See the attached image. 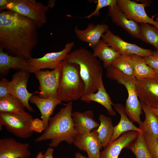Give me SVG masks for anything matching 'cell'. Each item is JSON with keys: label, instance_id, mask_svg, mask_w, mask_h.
<instances>
[{"label": "cell", "instance_id": "obj_1", "mask_svg": "<svg viewBox=\"0 0 158 158\" xmlns=\"http://www.w3.org/2000/svg\"><path fill=\"white\" fill-rule=\"evenodd\" d=\"M38 27L31 20L10 10L0 13V48L27 59L38 41Z\"/></svg>", "mask_w": 158, "mask_h": 158}, {"label": "cell", "instance_id": "obj_2", "mask_svg": "<svg viewBox=\"0 0 158 158\" xmlns=\"http://www.w3.org/2000/svg\"><path fill=\"white\" fill-rule=\"evenodd\" d=\"M73 104L72 102H68L64 107L50 118L47 128L35 142L50 140L49 145L53 148L64 141L69 144L73 143L78 134L72 117Z\"/></svg>", "mask_w": 158, "mask_h": 158}, {"label": "cell", "instance_id": "obj_3", "mask_svg": "<svg viewBox=\"0 0 158 158\" xmlns=\"http://www.w3.org/2000/svg\"><path fill=\"white\" fill-rule=\"evenodd\" d=\"M64 60L79 65L80 74L85 85V94L97 91L103 81L102 68L93 53L80 48L69 53Z\"/></svg>", "mask_w": 158, "mask_h": 158}, {"label": "cell", "instance_id": "obj_4", "mask_svg": "<svg viewBox=\"0 0 158 158\" xmlns=\"http://www.w3.org/2000/svg\"><path fill=\"white\" fill-rule=\"evenodd\" d=\"M85 85L79 65L64 60L56 98L61 102L76 101L85 94Z\"/></svg>", "mask_w": 158, "mask_h": 158}, {"label": "cell", "instance_id": "obj_5", "mask_svg": "<svg viewBox=\"0 0 158 158\" xmlns=\"http://www.w3.org/2000/svg\"><path fill=\"white\" fill-rule=\"evenodd\" d=\"M106 69L107 78L116 81L126 88L128 94L125 107L126 114L132 122L137 123L139 126H141L142 123L140 118L142 109L136 91V79L134 77L125 74L112 66Z\"/></svg>", "mask_w": 158, "mask_h": 158}, {"label": "cell", "instance_id": "obj_6", "mask_svg": "<svg viewBox=\"0 0 158 158\" xmlns=\"http://www.w3.org/2000/svg\"><path fill=\"white\" fill-rule=\"evenodd\" d=\"M49 7L35 0H10L7 10L16 12L32 21L38 28L47 22Z\"/></svg>", "mask_w": 158, "mask_h": 158}, {"label": "cell", "instance_id": "obj_7", "mask_svg": "<svg viewBox=\"0 0 158 158\" xmlns=\"http://www.w3.org/2000/svg\"><path fill=\"white\" fill-rule=\"evenodd\" d=\"M33 119L29 113L20 114L0 112V127L4 126L6 129L15 136L22 139L31 137L33 132L30 128Z\"/></svg>", "mask_w": 158, "mask_h": 158}, {"label": "cell", "instance_id": "obj_8", "mask_svg": "<svg viewBox=\"0 0 158 158\" xmlns=\"http://www.w3.org/2000/svg\"><path fill=\"white\" fill-rule=\"evenodd\" d=\"M62 65L51 71L40 70L34 73L39 83V91L36 92L40 97L56 98Z\"/></svg>", "mask_w": 158, "mask_h": 158}, {"label": "cell", "instance_id": "obj_9", "mask_svg": "<svg viewBox=\"0 0 158 158\" xmlns=\"http://www.w3.org/2000/svg\"><path fill=\"white\" fill-rule=\"evenodd\" d=\"M74 45V42L68 43L60 51L48 53L38 58L31 57L28 59L30 73H34L38 70L44 69L52 70L56 68L62 63Z\"/></svg>", "mask_w": 158, "mask_h": 158}, {"label": "cell", "instance_id": "obj_10", "mask_svg": "<svg viewBox=\"0 0 158 158\" xmlns=\"http://www.w3.org/2000/svg\"><path fill=\"white\" fill-rule=\"evenodd\" d=\"M29 77V72L18 71L13 75L11 80L9 81L7 87L10 95L18 99L28 111L34 112V110L29 103L33 94L29 92L27 88Z\"/></svg>", "mask_w": 158, "mask_h": 158}, {"label": "cell", "instance_id": "obj_11", "mask_svg": "<svg viewBox=\"0 0 158 158\" xmlns=\"http://www.w3.org/2000/svg\"><path fill=\"white\" fill-rule=\"evenodd\" d=\"M101 39L122 55L135 54L143 57L151 55L153 51L126 42L109 30L103 35Z\"/></svg>", "mask_w": 158, "mask_h": 158}, {"label": "cell", "instance_id": "obj_12", "mask_svg": "<svg viewBox=\"0 0 158 158\" xmlns=\"http://www.w3.org/2000/svg\"><path fill=\"white\" fill-rule=\"evenodd\" d=\"M116 5L128 19L140 23L151 24L157 28V22L147 14L145 9L146 6L145 4H138L130 0H116Z\"/></svg>", "mask_w": 158, "mask_h": 158}, {"label": "cell", "instance_id": "obj_13", "mask_svg": "<svg viewBox=\"0 0 158 158\" xmlns=\"http://www.w3.org/2000/svg\"><path fill=\"white\" fill-rule=\"evenodd\" d=\"M136 86L140 101L152 108L158 107V76L136 80Z\"/></svg>", "mask_w": 158, "mask_h": 158}, {"label": "cell", "instance_id": "obj_14", "mask_svg": "<svg viewBox=\"0 0 158 158\" xmlns=\"http://www.w3.org/2000/svg\"><path fill=\"white\" fill-rule=\"evenodd\" d=\"M29 144L22 143L13 138L0 140V158H28L31 155Z\"/></svg>", "mask_w": 158, "mask_h": 158}, {"label": "cell", "instance_id": "obj_15", "mask_svg": "<svg viewBox=\"0 0 158 158\" xmlns=\"http://www.w3.org/2000/svg\"><path fill=\"white\" fill-rule=\"evenodd\" d=\"M73 143L79 150L86 151L88 158H99L100 151L102 146L97 129L86 135H78Z\"/></svg>", "mask_w": 158, "mask_h": 158}, {"label": "cell", "instance_id": "obj_16", "mask_svg": "<svg viewBox=\"0 0 158 158\" xmlns=\"http://www.w3.org/2000/svg\"><path fill=\"white\" fill-rule=\"evenodd\" d=\"M108 30L109 27L106 24L90 23L83 30L75 27L74 32L79 40L88 43L93 49L101 39L103 35Z\"/></svg>", "mask_w": 158, "mask_h": 158}, {"label": "cell", "instance_id": "obj_17", "mask_svg": "<svg viewBox=\"0 0 158 158\" xmlns=\"http://www.w3.org/2000/svg\"><path fill=\"white\" fill-rule=\"evenodd\" d=\"M138 132L130 131L121 135L104 147L100 152L99 158H118L122 150L126 148L138 136Z\"/></svg>", "mask_w": 158, "mask_h": 158}, {"label": "cell", "instance_id": "obj_18", "mask_svg": "<svg viewBox=\"0 0 158 158\" xmlns=\"http://www.w3.org/2000/svg\"><path fill=\"white\" fill-rule=\"evenodd\" d=\"M109 7L108 15L112 22L123 28L132 37L143 41L140 34V25L133 20L127 18L116 5Z\"/></svg>", "mask_w": 158, "mask_h": 158}, {"label": "cell", "instance_id": "obj_19", "mask_svg": "<svg viewBox=\"0 0 158 158\" xmlns=\"http://www.w3.org/2000/svg\"><path fill=\"white\" fill-rule=\"evenodd\" d=\"M26 71L30 73L28 59L11 55L0 48V74L1 77L6 75L11 69Z\"/></svg>", "mask_w": 158, "mask_h": 158}, {"label": "cell", "instance_id": "obj_20", "mask_svg": "<svg viewBox=\"0 0 158 158\" xmlns=\"http://www.w3.org/2000/svg\"><path fill=\"white\" fill-rule=\"evenodd\" d=\"M72 117L78 135H85L98 127L99 124L95 120L93 111L90 110L82 112H73Z\"/></svg>", "mask_w": 158, "mask_h": 158}, {"label": "cell", "instance_id": "obj_21", "mask_svg": "<svg viewBox=\"0 0 158 158\" xmlns=\"http://www.w3.org/2000/svg\"><path fill=\"white\" fill-rule=\"evenodd\" d=\"M29 101L35 105L40 110L45 130L48 127L49 118L54 109L61 102L57 98H42L35 95H33L31 97Z\"/></svg>", "mask_w": 158, "mask_h": 158}, {"label": "cell", "instance_id": "obj_22", "mask_svg": "<svg viewBox=\"0 0 158 158\" xmlns=\"http://www.w3.org/2000/svg\"><path fill=\"white\" fill-rule=\"evenodd\" d=\"M113 106L114 110L120 115L121 118L118 123L114 127L113 133L109 144L126 132L135 131L138 132H143L140 128L136 127L133 122L130 120L126 114L125 107L123 105L117 103L114 104Z\"/></svg>", "mask_w": 158, "mask_h": 158}, {"label": "cell", "instance_id": "obj_23", "mask_svg": "<svg viewBox=\"0 0 158 158\" xmlns=\"http://www.w3.org/2000/svg\"><path fill=\"white\" fill-rule=\"evenodd\" d=\"M97 91L96 93L84 94L80 99L83 102L87 103L91 101L97 102L106 109L109 115L115 116L116 113L112 107L114 104L106 91L103 81L101 82Z\"/></svg>", "mask_w": 158, "mask_h": 158}, {"label": "cell", "instance_id": "obj_24", "mask_svg": "<svg viewBox=\"0 0 158 158\" xmlns=\"http://www.w3.org/2000/svg\"><path fill=\"white\" fill-rule=\"evenodd\" d=\"M93 49V54L103 61V66L106 68L111 66L113 62L121 55L102 39Z\"/></svg>", "mask_w": 158, "mask_h": 158}, {"label": "cell", "instance_id": "obj_25", "mask_svg": "<svg viewBox=\"0 0 158 158\" xmlns=\"http://www.w3.org/2000/svg\"><path fill=\"white\" fill-rule=\"evenodd\" d=\"M142 110L145 116V119L139 128L143 134L152 135L158 139V118L152 111L151 107L140 100Z\"/></svg>", "mask_w": 158, "mask_h": 158}, {"label": "cell", "instance_id": "obj_26", "mask_svg": "<svg viewBox=\"0 0 158 158\" xmlns=\"http://www.w3.org/2000/svg\"><path fill=\"white\" fill-rule=\"evenodd\" d=\"M99 120L100 124L97 131L102 146L104 148L110 142L113 133L114 126L110 117L101 114Z\"/></svg>", "mask_w": 158, "mask_h": 158}, {"label": "cell", "instance_id": "obj_27", "mask_svg": "<svg viewBox=\"0 0 158 158\" xmlns=\"http://www.w3.org/2000/svg\"><path fill=\"white\" fill-rule=\"evenodd\" d=\"M133 76L137 80L152 77L156 75L153 69L145 62L142 57L132 55Z\"/></svg>", "mask_w": 158, "mask_h": 158}, {"label": "cell", "instance_id": "obj_28", "mask_svg": "<svg viewBox=\"0 0 158 158\" xmlns=\"http://www.w3.org/2000/svg\"><path fill=\"white\" fill-rule=\"evenodd\" d=\"M137 158H152L148 150L143 132H138L137 137L126 148Z\"/></svg>", "mask_w": 158, "mask_h": 158}, {"label": "cell", "instance_id": "obj_29", "mask_svg": "<svg viewBox=\"0 0 158 158\" xmlns=\"http://www.w3.org/2000/svg\"><path fill=\"white\" fill-rule=\"evenodd\" d=\"M25 108L18 99L11 95L0 99V112L20 114L26 111Z\"/></svg>", "mask_w": 158, "mask_h": 158}, {"label": "cell", "instance_id": "obj_30", "mask_svg": "<svg viewBox=\"0 0 158 158\" xmlns=\"http://www.w3.org/2000/svg\"><path fill=\"white\" fill-rule=\"evenodd\" d=\"M140 34L143 41L152 45L158 51V29L148 23H141Z\"/></svg>", "mask_w": 158, "mask_h": 158}, {"label": "cell", "instance_id": "obj_31", "mask_svg": "<svg viewBox=\"0 0 158 158\" xmlns=\"http://www.w3.org/2000/svg\"><path fill=\"white\" fill-rule=\"evenodd\" d=\"M111 66L128 75L134 77L132 55L121 54L113 62Z\"/></svg>", "mask_w": 158, "mask_h": 158}, {"label": "cell", "instance_id": "obj_32", "mask_svg": "<svg viewBox=\"0 0 158 158\" xmlns=\"http://www.w3.org/2000/svg\"><path fill=\"white\" fill-rule=\"evenodd\" d=\"M146 145L152 158H158V139L151 134H143Z\"/></svg>", "mask_w": 158, "mask_h": 158}, {"label": "cell", "instance_id": "obj_33", "mask_svg": "<svg viewBox=\"0 0 158 158\" xmlns=\"http://www.w3.org/2000/svg\"><path fill=\"white\" fill-rule=\"evenodd\" d=\"M96 7L94 11L84 18L89 19L93 16H97L99 15V11L103 8L108 6L112 7L116 5V0H97Z\"/></svg>", "mask_w": 158, "mask_h": 158}, {"label": "cell", "instance_id": "obj_34", "mask_svg": "<svg viewBox=\"0 0 158 158\" xmlns=\"http://www.w3.org/2000/svg\"><path fill=\"white\" fill-rule=\"evenodd\" d=\"M146 63L152 68L158 76V51H153L150 55L142 57Z\"/></svg>", "mask_w": 158, "mask_h": 158}, {"label": "cell", "instance_id": "obj_35", "mask_svg": "<svg viewBox=\"0 0 158 158\" xmlns=\"http://www.w3.org/2000/svg\"><path fill=\"white\" fill-rule=\"evenodd\" d=\"M30 128L33 132L38 133H42L44 130L45 128L42 120L38 118H33L31 122Z\"/></svg>", "mask_w": 158, "mask_h": 158}, {"label": "cell", "instance_id": "obj_36", "mask_svg": "<svg viewBox=\"0 0 158 158\" xmlns=\"http://www.w3.org/2000/svg\"><path fill=\"white\" fill-rule=\"evenodd\" d=\"M9 81L4 77L0 80V99L4 98L10 95L8 90L7 85Z\"/></svg>", "mask_w": 158, "mask_h": 158}, {"label": "cell", "instance_id": "obj_37", "mask_svg": "<svg viewBox=\"0 0 158 158\" xmlns=\"http://www.w3.org/2000/svg\"><path fill=\"white\" fill-rule=\"evenodd\" d=\"M54 149L53 147H49L48 148L42 158H54L53 154Z\"/></svg>", "mask_w": 158, "mask_h": 158}, {"label": "cell", "instance_id": "obj_38", "mask_svg": "<svg viewBox=\"0 0 158 158\" xmlns=\"http://www.w3.org/2000/svg\"><path fill=\"white\" fill-rule=\"evenodd\" d=\"M10 0H0V10L2 11L4 10H7V5L9 3Z\"/></svg>", "mask_w": 158, "mask_h": 158}, {"label": "cell", "instance_id": "obj_39", "mask_svg": "<svg viewBox=\"0 0 158 158\" xmlns=\"http://www.w3.org/2000/svg\"><path fill=\"white\" fill-rule=\"evenodd\" d=\"M75 158H88L87 157L83 155L79 152H76L75 154Z\"/></svg>", "mask_w": 158, "mask_h": 158}, {"label": "cell", "instance_id": "obj_40", "mask_svg": "<svg viewBox=\"0 0 158 158\" xmlns=\"http://www.w3.org/2000/svg\"><path fill=\"white\" fill-rule=\"evenodd\" d=\"M151 107L152 111L156 114L158 118V107L157 108H154Z\"/></svg>", "mask_w": 158, "mask_h": 158}, {"label": "cell", "instance_id": "obj_41", "mask_svg": "<svg viewBox=\"0 0 158 158\" xmlns=\"http://www.w3.org/2000/svg\"><path fill=\"white\" fill-rule=\"evenodd\" d=\"M43 155L42 152H40L37 154L36 158H42Z\"/></svg>", "mask_w": 158, "mask_h": 158}, {"label": "cell", "instance_id": "obj_42", "mask_svg": "<svg viewBox=\"0 0 158 158\" xmlns=\"http://www.w3.org/2000/svg\"><path fill=\"white\" fill-rule=\"evenodd\" d=\"M155 21L157 22V23L158 24V16L156 17ZM157 28L158 29V27Z\"/></svg>", "mask_w": 158, "mask_h": 158}]
</instances>
